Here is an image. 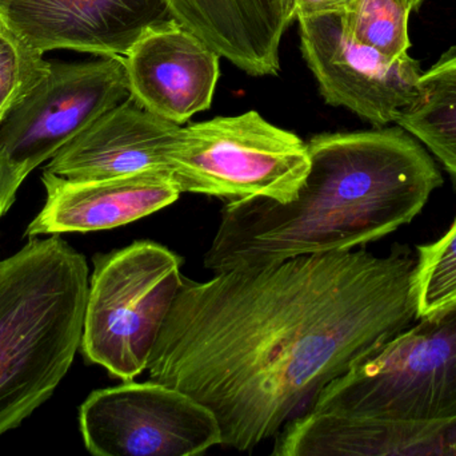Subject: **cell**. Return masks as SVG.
Returning <instances> with one entry per match:
<instances>
[{
	"label": "cell",
	"mask_w": 456,
	"mask_h": 456,
	"mask_svg": "<svg viewBox=\"0 0 456 456\" xmlns=\"http://www.w3.org/2000/svg\"><path fill=\"white\" fill-rule=\"evenodd\" d=\"M90 272L61 235L0 265V436L55 393L80 350Z\"/></svg>",
	"instance_id": "3957f363"
},
{
	"label": "cell",
	"mask_w": 456,
	"mask_h": 456,
	"mask_svg": "<svg viewBox=\"0 0 456 456\" xmlns=\"http://www.w3.org/2000/svg\"><path fill=\"white\" fill-rule=\"evenodd\" d=\"M183 128L152 114L128 96L94 120L45 170L71 179L111 178L143 170H167Z\"/></svg>",
	"instance_id": "7c38bea8"
},
{
	"label": "cell",
	"mask_w": 456,
	"mask_h": 456,
	"mask_svg": "<svg viewBox=\"0 0 456 456\" xmlns=\"http://www.w3.org/2000/svg\"><path fill=\"white\" fill-rule=\"evenodd\" d=\"M79 428L98 456H192L222 446L208 407L155 380L94 391L80 406Z\"/></svg>",
	"instance_id": "ba28073f"
},
{
	"label": "cell",
	"mask_w": 456,
	"mask_h": 456,
	"mask_svg": "<svg viewBox=\"0 0 456 456\" xmlns=\"http://www.w3.org/2000/svg\"><path fill=\"white\" fill-rule=\"evenodd\" d=\"M123 58L130 95L152 114L182 125L211 106L222 56L175 19L147 29Z\"/></svg>",
	"instance_id": "8fae6325"
},
{
	"label": "cell",
	"mask_w": 456,
	"mask_h": 456,
	"mask_svg": "<svg viewBox=\"0 0 456 456\" xmlns=\"http://www.w3.org/2000/svg\"><path fill=\"white\" fill-rule=\"evenodd\" d=\"M418 320L327 385L307 411L398 422L455 420L456 302Z\"/></svg>",
	"instance_id": "277c9868"
},
{
	"label": "cell",
	"mask_w": 456,
	"mask_h": 456,
	"mask_svg": "<svg viewBox=\"0 0 456 456\" xmlns=\"http://www.w3.org/2000/svg\"><path fill=\"white\" fill-rule=\"evenodd\" d=\"M171 18L166 0H0V24L42 54L125 56L147 29Z\"/></svg>",
	"instance_id": "30bf717a"
},
{
	"label": "cell",
	"mask_w": 456,
	"mask_h": 456,
	"mask_svg": "<svg viewBox=\"0 0 456 456\" xmlns=\"http://www.w3.org/2000/svg\"><path fill=\"white\" fill-rule=\"evenodd\" d=\"M171 15L252 77L276 75L294 0H166Z\"/></svg>",
	"instance_id": "9a60e30c"
},
{
	"label": "cell",
	"mask_w": 456,
	"mask_h": 456,
	"mask_svg": "<svg viewBox=\"0 0 456 456\" xmlns=\"http://www.w3.org/2000/svg\"><path fill=\"white\" fill-rule=\"evenodd\" d=\"M412 7L407 0H353L339 13L345 31L361 45L369 46L386 58L398 59L409 51V18Z\"/></svg>",
	"instance_id": "e0dca14e"
},
{
	"label": "cell",
	"mask_w": 456,
	"mask_h": 456,
	"mask_svg": "<svg viewBox=\"0 0 456 456\" xmlns=\"http://www.w3.org/2000/svg\"><path fill=\"white\" fill-rule=\"evenodd\" d=\"M130 96L123 56L51 62L0 123V182L11 200L31 171Z\"/></svg>",
	"instance_id": "52a82bcc"
},
{
	"label": "cell",
	"mask_w": 456,
	"mask_h": 456,
	"mask_svg": "<svg viewBox=\"0 0 456 456\" xmlns=\"http://www.w3.org/2000/svg\"><path fill=\"white\" fill-rule=\"evenodd\" d=\"M394 122L426 145L456 187V46L422 72L419 94Z\"/></svg>",
	"instance_id": "2e32d148"
},
{
	"label": "cell",
	"mask_w": 456,
	"mask_h": 456,
	"mask_svg": "<svg viewBox=\"0 0 456 456\" xmlns=\"http://www.w3.org/2000/svg\"><path fill=\"white\" fill-rule=\"evenodd\" d=\"M415 262L353 249L183 278L150 379L208 407L222 446L252 452L418 320Z\"/></svg>",
	"instance_id": "6da1fadb"
},
{
	"label": "cell",
	"mask_w": 456,
	"mask_h": 456,
	"mask_svg": "<svg viewBox=\"0 0 456 456\" xmlns=\"http://www.w3.org/2000/svg\"><path fill=\"white\" fill-rule=\"evenodd\" d=\"M310 171L307 144L257 112L183 128L171 157L182 193L241 200H294Z\"/></svg>",
	"instance_id": "8992f818"
},
{
	"label": "cell",
	"mask_w": 456,
	"mask_h": 456,
	"mask_svg": "<svg viewBox=\"0 0 456 456\" xmlns=\"http://www.w3.org/2000/svg\"><path fill=\"white\" fill-rule=\"evenodd\" d=\"M417 251L414 292L420 319L456 302V220L444 237Z\"/></svg>",
	"instance_id": "ac0fdd59"
},
{
	"label": "cell",
	"mask_w": 456,
	"mask_h": 456,
	"mask_svg": "<svg viewBox=\"0 0 456 456\" xmlns=\"http://www.w3.org/2000/svg\"><path fill=\"white\" fill-rule=\"evenodd\" d=\"M45 54L24 45L0 24V123L51 70Z\"/></svg>",
	"instance_id": "d6986e66"
},
{
	"label": "cell",
	"mask_w": 456,
	"mask_h": 456,
	"mask_svg": "<svg viewBox=\"0 0 456 456\" xmlns=\"http://www.w3.org/2000/svg\"><path fill=\"white\" fill-rule=\"evenodd\" d=\"M13 203H15V201L11 200V198L8 197L4 187H3L2 182H0V217L4 216V214L10 211L11 206L13 205Z\"/></svg>",
	"instance_id": "44dd1931"
},
{
	"label": "cell",
	"mask_w": 456,
	"mask_h": 456,
	"mask_svg": "<svg viewBox=\"0 0 456 456\" xmlns=\"http://www.w3.org/2000/svg\"><path fill=\"white\" fill-rule=\"evenodd\" d=\"M407 2L410 3V5H411L412 10H418V8L420 7V4H422L425 0H407Z\"/></svg>",
	"instance_id": "7402d4cb"
},
{
	"label": "cell",
	"mask_w": 456,
	"mask_h": 456,
	"mask_svg": "<svg viewBox=\"0 0 456 456\" xmlns=\"http://www.w3.org/2000/svg\"><path fill=\"white\" fill-rule=\"evenodd\" d=\"M353 0H294L295 19L343 13Z\"/></svg>",
	"instance_id": "ffe728a7"
},
{
	"label": "cell",
	"mask_w": 456,
	"mask_h": 456,
	"mask_svg": "<svg viewBox=\"0 0 456 456\" xmlns=\"http://www.w3.org/2000/svg\"><path fill=\"white\" fill-rule=\"evenodd\" d=\"M45 203L24 237L114 229L157 213L181 195L167 170H143L111 178L71 181L43 170Z\"/></svg>",
	"instance_id": "4fadbf2b"
},
{
	"label": "cell",
	"mask_w": 456,
	"mask_h": 456,
	"mask_svg": "<svg viewBox=\"0 0 456 456\" xmlns=\"http://www.w3.org/2000/svg\"><path fill=\"white\" fill-rule=\"evenodd\" d=\"M278 435V456H456V419L398 422L307 411Z\"/></svg>",
	"instance_id": "5bb4252c"
},
{
	"label": "cell",
	"mask_w": 456,
	"mask_h": 456,
	"mask_svg": "<svg viewBox=\"0 0 456 456\" xmlns=\"http://www.w3.org/2000/svg\"><path fill=\"white\" fill-rule=\"evenodd\" d=\"M297 21L303 58L327 104L380 128L417 98L422 70L409 54L388 59L361 45L345 31L339 13Z\"/></svg>",
	"instance_id": "9c48e42d"
},
{
	"label": "cell",
	"mask_w": 456,
	"mask_h": 456,
	"mask_svg": "<svg viewBox=\"0 0 456 456\" xmlns=\"http://www.w3.org/2000/svg\"><path fill=\"white\" fill-rule=\"evenodd\" d=\"M307 147L310 171L294 200L224 206L206 269L353 251L410 224L444 184L436 161L402 128L318 134Z\"/></svg>",
	"instance_id": "7a4b0ae2"
},
{
	"label": "cell",
	"mask_w": 456,
	"mask_h": 456,
	"mask_svg": "<svg viewBox=\"0 0 456 456\" xmlns=\"http://www.w3.org/2000/svg\"><path fill=\"white\" fill-rule=\"evenodd\" d=\"M0 265H2V261H0Z\"/></svg>",
	"instance_id": "603a6c76"
},
{
	"label": "cell",
	"mask_w": 456,
	"mask_h": 456,
	"mask_svg": "<svg viewBox=\"0 0 456 456\" xmlns=\"http://www.w3.org/2000/svg\"><path fill=\"white\" fill-rule=\"evenodd\" d=\"M182 259L154 241L94 257L80 351L122 382L149 369L163 324L181 291Z\"/></svg>",
	"instance_id": "5b68a950"
}]
</instances>
